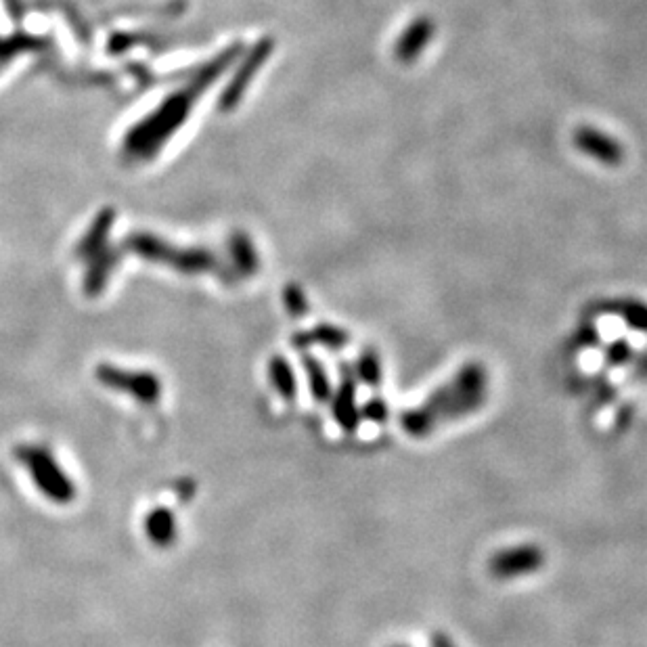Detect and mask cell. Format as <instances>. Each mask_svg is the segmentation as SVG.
<instances>
[{
	"label": "cell",
	"mask_w": 647,
	"mask_h": 647,
	"mask_svg": "<svg viewBox=\"0 0 647 647\" xmlns=\"http://www.w3.org/2000/svg\"><path fill=\"white\" fill-rule=\"evenodd\" d=\"M488 394V373L480 363L463 365L451 382L434 390L415 409L400 415V426L411 438H426L446 421H455L478 411Z\"/></svg>",
	"instance_id": "1"
},
{
	"label": "cell",
	"mask_w": 647,
	"mask_h": 647,
	"mask_svg": "<svg viewBox=\"0 0 647 647\" xmlns=\"http://www.w3.org/2000/svg\"><path fill=\"white\" fill-rule=\"evenodd\" d=\"M545 564V553L539 545H516L497 551L488 560V572L499 580L520 578L539 572Z\"/></svg>",
	"instance_id": "2"
},
{
	"label": "cell",
	"mask_w": 647,
	"mask_h": 647,
	"mask_svg": "<svg viewBox=\"0 0 647 647\" xmlns=\"http://www.w3.org/2000/svg\"><path fill=\"white\" fill-rule=\"evenodd\" d=\"M342 382L331 394V415L346 434H354L361 426V409L356 405V375L346 363L340 367Z\"/></svg>",
	"instance_id": "3"
},
{
	"label": "cell",
	"mask_w": 647,
	"mask_h": 647,
	"mask_svg": "<svg viewBox=\"0 0 647 647\" xmlns=\"http://www.w3.org/2000/svg\"><path fill=\"white\" fill-rule=\"evenodd\" d=\"M574 145L578 151L587 153L589 158L601 162L604 166H620L624 162V147L608 137L606 132H601L591 126H580L574 132Z\"/></svg>",
	"instance_id": "4"
},
{
	"label": "cell",
	"mask_w": 647,
	"mask_h": 647,
	"mask_svg": "<svg viewBox=\"0 0 647 647\" xmlns=\"http://www.w3.org/2000/svg\"><path fill=\"white\" fill-rule=\"evenodd\" d=\"M434 34H436V26L432 19L419 17V19L411 21L409 28L403 32V36L396 40L394 57L400 63H411L413 59H417L421 55L423 49H426V44L434 38Z\"/></svg>",
	"instance_id": "5"
},
{
	"label": "cell",
	"mask_w": 647,
	"mask_h": 647,
	"mask_svg": "<svg viewBox=\"0 0 647 647\" xmlns=\"http://www.w3.org/2000/svg\"><path fill=\"white\" fill-rule=\"evenodd\" d=\"M614 317H620L631 329L647 336V304L641 300H618L604 306Z\"/></svg>",
	"instance_id": "6"
},
{
	"label": "cell",
	"mask_w": 647,
	"mask_h": 647,
	"mask_svg": "<svg viewBox=\"0 0 647 647\" xmlns=\"http://www.w3.org/2000/svg\"><path fill=\"white\" fill-rule=\"evenodd\" d=\"M354 375H356V382H361L369 388H379L384 382V367L382 361H379V356L375 350L367 348L359 354V359H356V365L352 367Z\"/></svg>",
	"instance_id": "7"
},
{
	"label": "cell",
	"mask_w": 647,
	"mask_h": 647,
	"mask_svg": "<svg viewBox=\"0 0 647 647\" xmlns=\"http://www.w3.org/2000/svg\"><path fill=\"white\" fill-rule=\"evenodd\" d=\"M302 363H304V369L308 375V386H310L312 396H315L317 403H327V400H331L333 388H331L325 367L321 365V361L315 359V356H308V354L302 356Z\"/></svg>",
	"instance_id": "8"
},
{
	"label": "cell",
	"mask_w": 647,
	"mask_h": 647,
	"mask_svg": "<svg viewBox=\"0 0 647 647\" xmlns=\"http://www.w3.org/2000/svg\"><path fill=\"white\" fill-rule=\"evenodd\" d=\"M306 342L310 344H321L327 350H342L350 344V333L346 329H340L336 325H319L306 333Z\"/></svg>",
	"instance_id": "9"
},
{
	"label": "cell",
	"mask_w": 647,
	"mask_h": 647,
	"mask_svg": "<svg viewBox=\"0 0 647 647\" xmlns=\"http://www.w3.org/2000/svg\"><path fill=\"white\" fill-rule=\"evenodd\" d=\"M271 379L277 388V392L285 398V400H294L296 396V377L292 367L281 356L271 361Z\"/></svg>",
	"instance_id": "10"
},
{
	"label": "cell",
	"mask_w": 647,
	"mask_h": 647,
	"mask_svg": "<svg viewBox=\"0 0 647 647\" xmlns=\"http://www.w3.org/2000/svg\"><path fill=\"white\" fill-rule=\"evenodd\" d=\"M388 415H390V409L386 405V400L379 398V396L369 398L367 403L363 405V409H361V419L371 421V423H386Z\"/></svg>",
	"instance_id": "11"
},
{
	"label": "cell",
	"mask_w": 647,
	"mask_h": 647,
	"mask_svg": "<svg viewBox=\"0 0 647 647\" xmlns=\"http://www.w3.org/2000/svg\"><path fill=\"white\" fill-rule=\"evenodd\" d=\"M606 361L614 367H622L633 361V346L627 340H616L606 350Z\"/></svg>",
	"instance_id": "12"
},
{
	"label": "cell",
	"mask_w": 647,
	"mask_h": 647,
	"mask_svg": "<svg viewBox=\"0 0 647 647\" xmlns=\"http://www.w3.org/2000/svg\"><path fill=\"white\" fill-rule=\"evenodd\" d=\"M285 306L294 317H304V312L308 310V304H306V298L298 285H289L285 289Z\"/></svg>",
	"instance_id": "13"
},
{
	"label": "cell",
	"mask_w": 647,
	"mask_h": 647,
	"mask_svg": "<svg viewBox=\"0 0 647 647\" xmlns=\"http://www.w3.org/2000/svg\"><path fill=\"white\" fill-rule=\"evenodd\" d=\"M597 331L593 327H585V329H580L578 331V342L583 344V346H593L597 344Z\"/></svg>",
	"instance_id": "14"
},
{
	"label": "cell",
	"mask_w": 647,
	"mask_h": 647,
	"mask_svg": "<svg viewBox=\"0 0 647 647\" xmlns=\"http://www.w3.org/2000/svg\"><path fill=\"white\" fill-rule=\"evenodd\" d=\"M430 643H432V647H455V643L446 635H442V633H434Z\"/></svg>",
	"instance_id": "15"
},
{
	"label": "cell",
	"mask_w": 647,
	"mask_h": 647,
	"mask_svg": "<svg viewBox=\"0 0 647 647\" xmlns=\"http://www.w3.org/2000/svg\"><path fill=\"white\" fill-rule=\"evenodd\" d=\"M641 371L647 375V354L643 356V361H641Z\"/></svg>",
	"instance_id": "16"
},
{
	"label": "cell",
	"mask_w": 647,
	"mask_h": 647,
	"mask_svg": "<svg viewBox=\"0 0 647 647\" xmlns=\"http://www.w3.org/2000/svg\"><path fill=\"white\" fill-rule=\"evenodd\" d=\"M394 647H407V645H394Z\"/></svg>",
	"instance_id": "17"
}]
</instances>
